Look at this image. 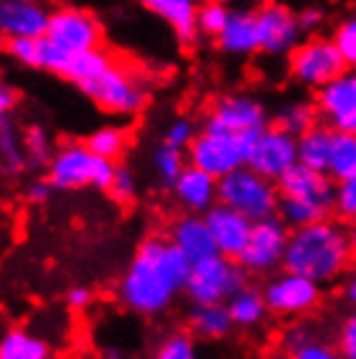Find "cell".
Segmentation results:
<instances>
[{
	"label": "cell",
	"mask_w": 356,
	"mask_h": 359,
	"mask_svg": "<svg viewBox=\"0 0 356 359\" xmlns=\"http://www.w3.org/2000/svg\"><path fill=\"white\" fill-rule=\"evenodd\" d=\"M190 261L172 245L170 237H146L117 281V299L143 318L164 315L182 294Z\"/></svg>",
	"instance_id": "obj_1"
},
{
	"label": "cell",
	"mask_w": 356,
	"mask_h": 359,
	"mask_svg": "<svg viewBox=\"0 0 356 359\" xmlns=\"http://www.w3.org/2000/svg\"><path fill=\"white\" fill-rule=\"evenodd\" d=\"M354 263L348 229L338 219H322L289 232L284 252V271L312 278L315 284H333L348 273Z\"/></svg>",
	"instance_id": "obj_2"
},
{
	"label": "cell",
	"mask_w": 356,
	"mask_h": 359,
	"mask_svg": "<svg viewBox=\"0 0 356 359\" xmlns=\"http://www.w3.org/2000/svg\"><path fill=\"white\" fill-rule=\"evenodd\" d=\"M78 89L102 112L112 117H135L149 104V86L141 79V73L128 68L117 57L99 76H94Z\"/></svg>",
	"instance_id": "obj_3"
},
{
	"label": "cell",
	"mask_w": 356,
	"mask_h": 359,
	"mask_svg": "<svg viewBox=\"0 0 356 359\" xmlns=\"http://www.w3.org/2000/svg\"><path fill=\"white\" fill-rule=\"evenodd\" d=\"M45 170V180L53 185V190H107L112 172H115V162L91 154L83 141H68V144L55 146Z\"/></svg>",
	"instance_id": "obj_4"
},
{
	"label": "cell",
	"mask_w": 356,
	"mask_h": 359,
	"mask_svg": "<svg viewBox=\"0 0 356 359\" xmlns=\"http://www.w3.org/2000/svg\"><path fill=\"white\" fill-rule=\"evenodd\" d=\"M216 198H219V203L234 208L249 222L276 216L278 208L276 182L252 172L247 164L216 180Z\"/></svg>",
	"instance_id": "obj_5"
},
{
	"label": "cell",
	"mask_w": 356,
	"mask_h": 359,
	"mask_svg": "<svg viewBox=\"0 0 356 359\" xmlns=\"http://www.w3.org/2000/svg\"><path fill=\"white\" fill-rule=\"evenodd\" d=\"M245 284L247 273L240 263L216 252L211 258L190 263V273L182 292L190 299V305H208V302H226Z\"/></svg>",
	"instance_id": "obj_6"
},
{
	"label": "cell",
	"mask_w": 356,
	"mask_h": 359,
	"mask_svg": "<svg viewBox=\"0 0 356 359\" xmlns=\"http://www.w3.org/2000/svg\"><path fill=\"white\" fill-rule=\"evenodd\" d=\"M258 135V133H255ZM255 135L242 133H211V130H198L193 144L187 146V164L203 170L211 177H224L229 172L240 170L247 164L249 146Z\"/></svg>",
	"instance_id": "obj_7"
},
{
	"label": "cell",
	"mask_w": 356,
	"mask_h": 359,
	"mask_svg": "<svg viewBox=\"0 0 356 359\" xmlns=\"http://www.w3.org/2000/svg\"><path fill=\"white\" fill-rule=\"evenodd\" d=\"M260 292H263L268 313L276 318H286V320L310 318L322 305L320 284L299 273H292V271H281L276 276H271Z\"/></svg>",
	"instance_id": "obj_8"
},
{
	"label": "cell",
	"mask_w": 356,
	"mask_h": 359,
	"mask_svg": "<svg viewBox=\"0 0 356 359\" xmlns=\"http://www.w3.org/2000/svg\"><path fill=\"white\" fill-rule=\"evenodd\" d=\"M289 232L292 229L278 216H266V219L252 222L247 243H245L240 258H237V263L245 269V273L271 276L276 269H281L286 243H289Z\"/></svg>",
	"instance_id": "obj_9"
},
{
	"label": "cell",
	"mask_w": 356,
	"mask_h": 359,
	"mask_svg": "<svg viewBox=\"0 0 356 359\" xmlns=\"http://www.w3.org/2000/svg\"><path fill=\"white\" fill-rule=\"evenodd\" d=\"M286 57H289V76L307 89H320L341 71H346L338 50L328 36H307Z\"/></svg>",
	"instance_id": "obj_10"
},
{
	"label": "cell",
	"mask_w": 356,
	"mask_h": 359,
	"mask_svg": "<svg viewBox=\"0 0 356 359\" xmlns=\"http://www.w3.org/2000/svg\"><path fill=\"white\" fill-rule=\"evenodd\" d=\"M45 39H50L62 53L78 55L97 50L104 42V27L91 11L76 8V6H62L53 8L47 21Z\"/></svg>",
	"instance_id": "obj_11"
},
{
	"label": "cell",
	"mask_w": 356,
	"mask_h": 359,
	"mask_svg": "<svg viewBox=\"0 0 356 359\" xmlns=\"http://www.w3.org/2000/svg\"><path fill=\"white\" fill-rule=\"evenodd\" d=\"M266 126H271V117L258 99L249 94H224L211 104L200 130L255 135Z\"/></svg>",
	"instance_id": "obj_12"
},
{
	"label": "cell",
	"mask_w": 356,
	"mask_h": 359,
	"mask_svg": "<svg viewBox=\"0 0 356 359\" xmlns=\"http://www.w3.org/2000/svg\"><path fill=\"white\" fill-rule=\"evenodd\" d=\"M255 27H258V53H266L271 57H286L304 36L296 13L284 3H263L260 8H255Z\"/></svg>",
	"instance_id": "obj_13"
},
{
	"label": "cell",
	"mask_w": 356,
	"mask_h": 359,
	"mask_svg": "<svg viewBox=\"0 0 356 359\" xmlns=\"http://www.w3.org/2000/svg\"><path fill=\"white\" fill-rule=\"evenodd\" d=\"M296 164V135L286 133L284 128L266 126L249 146L247 167L263 177L276 182L289 167Z\"/></svg>",
	"instance_id": "obj_14"
},
{
	"label": "cell",
	"mask_w": 356,
	"mask_h": 359,
	"mask_svg": "<svg viewBox=\"0 0 356 359\" xmlns=\"http://www.w3.org/2000/svg\"><path fill=\"white\" fill-rule=\"evenodd\" d=\"M315 107L322 126L356 133V71H341L333 81L317 89Z\"/></svg>",
	"instance_id": "obj_15"
},
{
	"label": "cell",
	"mask_w": 356,
	"mask_h": 359,
	"mask_svg": "<svg viewBox=\"0 0 356 359\" xmlns=\"http://www.w3.org/2000/svg\"><path fill=\"white\" fill-rule=\"evenodd\" d=\"M276 188L281 198H294L302 203L320 208L328 216H333V193H336V182L325 175V172L310 170L304 164L296 162L294 167L276 180Z\"/></svg>",
	"instance_id": "obj_16"
},
{
	"label": "cell",
	"mask_w": 356,
	"mask_h": 359,
	"mask_svg": "<svg viewBox=\"0 0 356 359\" xmlns=\"http://www.w3.org/2000/svg\"><path fill=\"white\" fill-rule=\"evenodd\" d=\"M50 13L53 8L47 0H0V39L45 36Z\"/></svg>",
	"instance_id": "obj_17"
},
{
	"label": "cell",
	"mask_w": 356,
	"mask_h": 359,
	"mask_svg": "<svg viewBox=\"0 0 356 359\" xmlns=\"http://www.w3.org/2000/svg\"><path fill=\"white\" fill-rule=\"evenodd\" d=\"M205 224H208V232L214 237L216 252L224 255V258H240L242 248L249 237V226L252 222L245 219L242 214H237L234 208L224 206V203H214L203 214Z\"/></svg>",
	"instance_id": "obj_18"
},
{
	"label": "cell",
	"mask_w": 356,
	"mask_h": 359,
	"mask_svg": "<svg viewBox=\"0 0 356 359\" xmlns=\"http://www.w3.org/2000/svg\"><path fill=\"white\" fill-rule=\"evenodd\" d=\"M172 196L177 201L185 214H205L208 208L219 203L216 198V177L205 175L193 164H185L179 177L172 182Z\"/></svg>",
	"instance_id": "obj_19"
},
{
	"label": "cell",
	"mask_w": 356,
	"mask_h": 359,
	"mask_svg": "<svg viewBox=\"0 0 356 359\" xmlns=\"http://www.w3.org/2000/svg\"><path fill=\"white\" fill-rule=\"evenodd\" d=\"M172 245L182 250L190 263L203 261V258H211L216 255V245L214 237L208 232V224H205L203 214H182L177 216L170 224V234Z\"/></svg>",
	"instance_id": "obj_20"
},
{
	"label": "cell",
	"mask_w": 356,
	"mask_h": 359,
	"mask_svg": "<svg viewBox=\"0 0 356 359\" xmlns=\"http://www.w3.org/2000/svg\"><path fill=\"white\" fill-rule=\"evenodd\" d=\"M141 6L151 11L153 16H159L164 24H170V29L174 32L182 47L196 45V13L200 0H141Z\"/></svg>",
	"instance_id": "obj_21"
},
{
	"label": "cell",
	"mask_w": 356,
	"mask_h": 359,
	"mask_svg": "<svg viewBox=\"0 0 356 359\" xmlns=\"http://www.w3.org/2000/svg\"><path fill=\"white\" fill-rule=\"evenodd\" d=\"M214 42L224 55H234V57L258 53L255 11H229V18L221 32L214 36Z\"/></svg>",
	"instance_id": "obj_22"
},
{
	"label": "cell",
	"mask_w": 356,
	"mask_h": 359,
	"mask_svg": "<svg viewBox=\"0 0 356 359\" xmlns=\"http://www.w3.org/2000/svg\"><path fill=\"white\" fill-rule=\"evenodd\" d=\"M234 331L226 302H208V305H193L187 310V333L196 341H224Z\"/></svg>",
	"instance_id": "obj_23"
},
{
	"label": "cell",
	"mask_w": 356,
	"mask_h": 359,
	"mask_svg": "<svg viewBox=\"0 0 356 359\" xmlns=\"http://www.w3.org/2000/svg\"><path fill=\"white\" fill-rule=\"evenodd\" d=\"M226 310H229L234 328H242V331H255L271 315L266 307V299H263V292L252 284H245L242 289H237L226 299Z\"/></svg>",
	"instance_id": "obj_24"
},
{
	"label": "cell",
	"mask_w": 356,
	"mask_h": 359,
	"mask_svg": "<svg viewBox=\"0 0 356 359\" xmlns=\"http://www.w3.org/2000/svg\"><path fill=\"white\" fill-rule=\"evenodd\" d=\"M330 135H333V128L322 126V123L312 126L302 135H296V162L317 172L328 170Z\"/></svg>",
	"instance_id": "obj_25"
},
{
	"label": "cell",
	"mask_w": 356,
	"mask_h": 359,
	"mask_svg": "<svg viewBox=\"0 0 356 359\" xmlns=\"http://www.w3.org/2000/svg\"><path fill=\"white\" fill-rule=\"evenodd\" d=\"M112 60H115V55H109L104 47H97V50H89V53L71 55V57L65 60V65H62L60 79H65V81L73 83V86L78 89V86H83L86 81H91L94 76H99Z\"/></svg>",
	"instance_id": "obj_26"
},
{
	"label": "cell",
	"mask_w": 356,
	"mask_h": 359,
	"mask_svg": "<svg viewBox=\"0 0 356 359\" xmlns=\"http://www.w3.org/2000/svg\"><path fill=\"white\" fill-rule=\"evenodd\" d=\"M325 175H328L333 182H341V180H348L356 175V133L333 130Z\"/></svg>",
	"instance_id": "obj_27"
},
{
	"label": "cell",
	"mask_w": 356,
	"mask_h": 359,
	"mask_svg": "<svg viewBox=\"0 0 356 359\" xmlns=\"http://www.w3.org/2000/svg\"><path fill=\"white\" fill-rule=\"evenodd\" d=\"M50 346L42 336L27 331V328H13V331L0 336V359H47Z\"/></svg>",
	"instance_id": "obj_28"
},
{
	"label": "cell",
	"mask_w": 356,
	"mask_h": 359,
	"mask_svg": "<svg viewBox=\"0 0 356 359\" xmlns=\"http://www.w3.org/2000/svg\"><path fill=\"white\" fill-rule=\"evenodd\" d=\"M21 170H27L21 130L8 117L6 123H0V177H13Z\"/></svg>",
	"instance_id": "obj_29"
},
{
	"label": "cell",
	"mask_w": 356,
	"mask_h": 359,
	"mask_svg": "<svg viewBox=\"0 0 356 359\" xmlns=\"http://www.w3.org/2000/svg\"><path fill=\"white\" fill-rule=\"evenodd\" d=\"M83 144H86V149L91 154L115 162V159H120L125 154V149H128V130L123 126H99L86 135Z\"/></svg>",
	"instance_id": "obj_30"
},
{
	"label": "cell",
	"mask_w": 356,
	"mask_h": 359,
	"mask_svg": "<svg viewBox=\"0 0 356 359\" xmlns=\"http://www.w3.org/2000/svg\"><path fill=\"white\" fill-rule=\"evenodd\" d=\"M317 123H320V115H317L315 102H289L273 117V126L284 128L286 133L292 135H302L304 130H310Z\"/></svg>",
	"instance_id": "obj_31"
},
{
	"label": "cell",
	"mask_w": 356,
	"mask_h": 359,
	"mask_svg": "<svg viewBox=\"0 0 356 359\" xmlns=\"http://www.w3.org/2000/svg\"><path fill=\"white\" fill-rule=\"evenodd\" d=\"M21 144H24V156H27L29 170H42L47 167L53 156V141L42 126H29L21 130Z\"/></svg>",
	"instance_id": "obj_32"
},
{
	"label": "cell",
	"mask_w": 356,
	"mask_h": 359,
	"mask_svg": "<svg viewBox=\"0 0 356 359\" xmlns=\"http://www.w3.org/2000/svg\"><path fill=\"white\" fill-rule=\"evenodd\" d=\"M151 164H153V175L159 180L164 188H172V182L179 177V172L185 170V151H179V149H172L167 144H159L153 149V156H151Z\"/></svg>",
	"instance_id": "obj_33"
},
{
	"label": "cell",
	"mask_w": 356,
	"mask_h": 359,
	"mask_svg": "<svg viewBox=\"0 0 356 359\" xmlns=\"http://www.w3.org/2000/svg\"><path fill=\"white\" fill-rule=\"evenodd\" d=\"M153 359H200L198 341L187 331H174L161 339L153 351Z\"/></svg>",
	"instance_id": "obj_34"
},
{
	"label": "cell",
	"mask_w": 356,
	"mask_h": 359,
	"mask_svg": "<svg viewBox=\"0 0 356 359\" xmlns=\"http://www.w3.org/2000/svg\"><path fill=\"white\" fill-rule=\"evenodd\" d=\"M226 18H229V6L216 3V0H205V3H200V6H198V13H196L198 36H211V39H214V36L224 29Z\"/></svg>",
	"instance_id": "obj_35"
},
{
	"label": "cell",
	"mask_w": 356,
	"mask_h": 359,
	"mask_svg": "<svg viewBox=\"0 0 356 359\" xmlns=\"http://www.w3.org/2000/svg\"><path fill=\"white\" fill-rule=\"evenodd\" d=\"M330 42L336 45L341 60L348 71H356V16L343 18L330 36Z\"/></svg>",
	"instance_id": "obj_36"
},
{
	"label": "cell",
	"mask_w": 356,
	"mask_h": 359,
	"mask_svg": "<svg viewBox=\"0 0 356 359\" xmlns=\"http://www.w3.org/2000/svg\"><path fill=\"white\" fill-rule=\"evenodd\" d=\"M333 214L338 216V222H343V224L356 222V175L354 177L336 182V193H333Z\"/></svg>",
	"instance_id": "obj_37"
},
{
	"label": "cell",
	"mask_w": 356,
	"mask_h": 359,
	"mask_svg": "<svg viewBox=\"0 0 356 359\" xmlns=\"http://www.w3.org/2000/svg\"><path fill=\"white\" fill-rule=\"evenodd\" d=\"M107 193L115 198L117 203H130V201L138 196V177H135L133 167H128V164H115V172H112Z\"/></svg>",
	"instance_id": "obj_38"
},
{
	"label": "cell",
	"mask_w": 356,
	"mask_h": 359,
	"mask_svg": "<svg viewBox=\"0 0 356 359\" xmlns=\"http://www.w3.org/2000/svg\"><path fill=\"white\" fill-rule=\"evenodd\" d=\"M6 53L11 60H16L24 68H36L39 71V39L32 36H21V39H8L6 42Z\"/></svg>",
	"instance_id": "obj_39"
},
{
	"label": "cell",
	"mask_w": 356,
	"mask_h": 359,
	"mask_svg": "<svg viewBox=\"0 0 356 359\" xmlns=\"http://www.w3.org/2000/svg\"><path fill=\"white\" fill-rule=\"evenodd\" d=\"M196 135H198V126L190 117H174L170 126H167V130H164V141H161V144L185 151L187 146L193 144Z\"/></svg>",
	"instance_id": "obj_40"
},
{
	"label": "cell",
	"mask_w": 356,
	"mask_h": 359,
	"mask_svg": "<svg viewBox=\"0 0 356 359\" xmlns=\"http://www.w3.org/2000/svg\"><path fill=\"white\" fill-rule=\"evenodd\" d=\"M315 336H317V331H315L312 323H307L302 318H299V320H292V323L284 328V336H281V346H284L281 351L289 354V351H294L296 346L307 344L310 339H315Z\"/></svg>",
	"instance_id": "obj_41"
},
{
	"label": "cell",
	"mask_w": 356,
	"mask_h": 359,
	"mask_svg": "<svg viewBox=\"0 0 356 359\" xmlns=\"http://www.w3.org/2000/svg\"><path fill=\"white\" fill-rule=\"evenodd\" d=\"M289 359H341V357H338V349L333 344L320 339V336H315L307 344L296 346L294 351H289Z\"/></svg>",
	"instance_id": "obj_42"
},
{
	"label": "cell",
	"mask_w": 356,
	"mask_h": 359,
	"mask_svg": "<svg viewBox=\"0 0 356 359\" xmlns=\"http://www.w3.org/2000/svg\"><path fill=\"white\" fill-rule=\"evenodd\" d=\"M336 349H338L341 359H356V310L343 318L338 339H336Z\"/></svg>",
	"instance_id": "obj_43"
},
{
	"label": "cell",
	"mask_w": 356,
	"mask_h": 359,
	"mask_svg": "<svg viewBox=\"0 0 356 359\" xmlns=\"http://www.w3.org/2000/svg\"><path fill=\"white\" fill-rule=\"evenodd\" d=\"M296 21H299V29H302V34H310L315 36L320 32V27L325 24V13L320 8H304L296 13Z\"/></svg>",
	"instance_id": "obj_44"
},
{
	"label": "cell",
	"mask_w": 356,
	"mask_h": 359,
	"mask_svg": "<svg viewBox=\"0 0 356 359\" xmlns=\"http://www.w3.org/2000/svg\"><path fill=\"white\" fill-rule=\"evenodd\" d=\"M16 104H18V91L11 83L0 81V123L8 120L11 112L16 109Z\"/></svg>",
	"instance_id": "obj_45"
},
{
	"label": "cell",
	"mask_w": 356,
	"mask_h": 359,
	"mask_svg": "<svg viewBox=\"0 0 356 359\" xmlns=\"http://www.w3.org/2000/svg\"><path fill=\"white\" fill-rule=\"evenodd\" d=\"M91 299H94V292H91L89 287H83V284L71 287L68 289V294H65V302H68V307H73V310H83V307H89Z\"/></svg>",
	"instance_id": "obj_46"
},
{
	"label": "cell",
	"mask_w": 356,
	"mask_h": 359,
	"mask_svg": "<svg viewBox=\"0 0 356 359\" xmlns=\"http://www.w3.org/2000/svg\"><path fill=\"white\" fill-rule=\"evenodd\" d=\"M53 196V185L47 182V180H34V182H29L27 185V201L29 203H47Z\"/></svg>",
	"instance_id": "obj_47"
},
{
	"label": "cell",
	"mask_w": 356,
	"mask_h": 359,
	"mask_svg": "<svg viewBox=\"0 0 356 359\" xmlns=\"http://www.w3.org/2000/svg\"><path fill=\"white\" fill-rule=\"evenodd\" d=\"M343 297H346L348 305L356 307V271H351V273H348V278L343 281Z\"/></svg>",
	"instance_id": "obj_48"
},
{
	"label": "cell",
	"mask_w": 356,
	"mask_h": 359,
	"mask_svg": "<svg viewBox=\"0 0 356 359\" xmlns=\"http://www.w3.org/2000/svg\"><path fill=\"white\" fill-rule=\"evenodd\" d=\"M348 245H351V255L356 261V222H351V226H348Z\"/></svg>",
	"instance_id": "obj_49"
},
{
	"label": "cell",
	"mask_w": 356,
	"mask_h": 359,
	"mask_svg": "<svg viewBox=\"0 0 356 359\" xmlns=\"http://www.w3.org/2000/svg\"><path fill=\"white\" fill-rule=\"evenodd\" d=\"M260 359H289V354H286V351H268V354H263Z\"/></svg>",
	"instance_id": "obj_50"
},
{
	"label": "cell",
	"mask_w": 356,
	"mask_h": 359,
	"mask_svg": "<svg viewBox=\"0 0 356 359\" xmlns=\"http://www.w3.org/2000/svg\"><path fill=\"white\" fill-rule=\"evenodd\" d=\"M47 359H50V357H47Z\"/></svg>",
	"instance_id": "obj_51"
}]
</instances>
